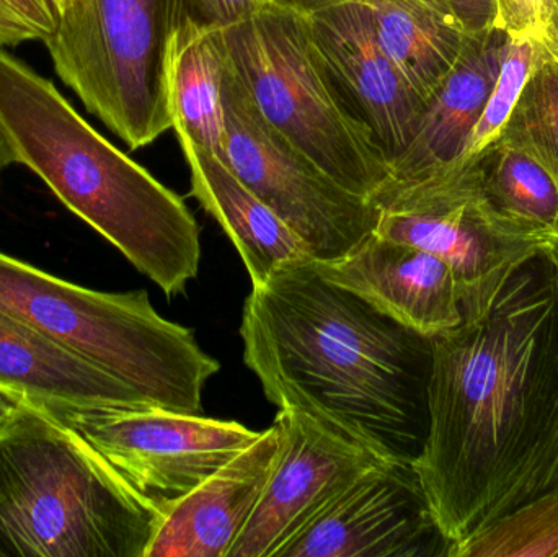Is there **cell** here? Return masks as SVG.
<instances>
[{
    "mask_svg": "<svg viewBox=\"0 0 558 557\" xmlns=\"http://www.w3.org/2000/svg\"><path fill=\"white\" fill-rule=\"evenodd\" d=\"M428 434L413 461L454 545L520 506L553 428L558 307L541 252L487 313L432 337Z\"/></svg>",
    "mask_w": 558,
    "mask_h": 557,
    "instance_id": "1",
    "label": "cell"
},
{
    "mask_svg": "<svg viewBox=\"0 0 558 557\" xmlns=\"http://www.w3.org/2000/svg\"><path fill=\"white\" fill-rule=\"evenodd\" d=\"M244 362L278 409H294L383 461L413 463L428 434L432 337L325 280L312 261L252 287Z\"/></svg>",
    "mask_w": 558,
    "mask_h": 557,
    "instance_id": "2",
    "label": "cell"
},
{
    "mask_svg": "<svg viewBox=\"0 0 558 557\" xmlns=\"http://www.w3.org/2000/svg\"><path fill=\"white\" fill-rule=\"evenodd\" d=\"M0 126L13 164L38 175L167 296L185 293L202 262V232L189 206L3 46Z\"/></svg>",
    "mask_w": 558,
    "mask_h": 557,
    "instance_id": "3",
    "label": "cell"
},
{
    "mask_svg": "<svg viewBox=\"0 0 558 557\" xmlns=\"http://www.w3.org/2000/svg\"><path fill=\"white\" fill-rule=\"evenodd\" d=\"M162 513L39 402L0 435V557H146Z\"/></svg>",
    "mask_w": 558,
    "mask_h": 557,
    "instance_id": "4",
    "label": "cell"
},
{
    "mask_svg": "<svg viewBox=\"0 0 558 557\" xmlns=\"http://www.w3.org/2000/svg\"><path fill=\"white\" fill-rule=\"evenodd\" d=\"M0 313L77 353L149 408L202 414L218 360L193 330L154 310L147 291L104 293L0 252Z\"/></svg>",
    "mask_w": 558,
    "mask_h": 557,
    "instance_id": "5",
    "label": "cell"
},
{
    "mask_svg": "<svg viewBox=\"0 0 558 557\" xmlns=\"http://www.w3.org/2000/svg\"><path fill=\"white\" fill-rule=\"evenodd\" d=\"M179 0H77L45 43L56 74L131 149L172 130Z\"/></svg>",
    "mask_w": 558,
    "mask_h": 557,
    "instance_id": "6",
    "label": "cell"
},
{
    "mask_svg": "<svg viewBox=\"0 0 558 557\" xmlns=\"http://www.w3.org/2000/svg\"><path fill=\"white\" fill-rule=\"evenodd\" d=\"M225 32L229 68L271 126L356 195L389 182V164L328 85L307 15L267 2Z\"/></svg>",
    "mask_w": 558,
    "mask_h": 557,
    "instance_id": "7",
    "label": "cell"
},
{
    "mask_svg": "<svg viewBox=\"0 0 558 557\" xmlns=\"http://www.w3.org/2000/svg\"><path fill=\"white\" fill-rule=\"evenodd\" d=\"M371 202L377 209L373 232L429 252L451 267L464 320L487 313L508 280L549 239L495 211L482 190L474 156L420 179L389 180Z\"/></svg>",
    "mask_w": 558,
    "mask_h": 557,
    "instance_id": "8",
    "label": "cell"
},
{
    "mask_svg": "<svg viewBox=\"0 0 558 557\" xmlns=\"http://www.w3.org/2000/svg\"><path fill=\"white\" fill-rule=\"evenodd\" d=\"M222 101V160L304 239L314 261H337L374 231L373 202L344 189L271 126L229 61Z\"/></svg>",
    "mask_w": 558,
    "mask_h": 557,
    "instance_id": "9",
    "label": "cell"
},
{
    "mask_svg": "<svg viewBox=\"0 0 558 557\" xmlns=\"http://www.w3.org/2000/svg\"><path fill=\"white\" fill-rule=\"evenodd\" d=\"M146 499L166 509L257 440L260 432L170 409L49 405Z\"/></svg>",
    "mask_w": 558,
    "mask_h": 557,
    "instance_id": "10",
    "label": "cell"
},
{
    "mask_svg": "<svg viewBox=\"0 0 558 557\" xmlns=\"http://www.w3.org/2000/svg\"><path fill=\"white\" fill-rule=\"evenodd\" d=\"M451 548L413 463L380 461L277 557H449Z\"/></svg>",
    "mask_w": 558,
    "mask_h": 557,
    "instance_id": "11",
    "label": "cell"
},
{
    "mask_svg": "<svg viewBox=\"0 0 558 557\" xmlns=\"http://www.w3.org/2000/svg\"><path fill=\"white\" fill-rule=\"evenodd\" d=\"M281 451L270 481L228 557H277L325 507L380 458L294 409H278Z\"/></svg>",
    "mask_w": 558,
    "mask_h": 557,
    "instance_id": "12",
    "label": "cell"
},
{
    "mask_svg": "<svg viewBox=\"0 0 558 557\" xmlns=\"http://www.w3.org/2000/svg\"><path fill=\"white\" fill-rule=\"evenodd\" d=\"M307 23L338 104L390 167L412 140L426 101L379 45L369 10L360 0L311 13Z\"/></svg>",
    "mask_w": 558,
    "mask_h": 557,
    "instance_id": "13",
    "label": "cell"
},
{
    "mask_svg": "<svg viewBox=\"0 0 558 557\" xmlns=\"http://www.w3.org/2000/svg\"><path fill=\"white\" fill-rule=\"evenodd\" d=\"M312 264L325 280L422 336H438L464 320L454 271L413 245L371 232L343 257Z\"/></svg>",
    "mask_w": 558,
    "mask_h": 557,
    "instance_id": "14",
    "label": "cell"
},
{
    "mask_svg": "<svg viewBox=\"0 0 558 557\" xmlns=\"http://www.w3.org/2000/svg\"><path fill=\"white\" fill-rule=\"evenodd\" d=\"M281 451L277 424L192 493L163 509L146 557H228L270 481Z\"/></svg>",
    "mask_w": 558,
    "mask_h": 557,
    "instance_id": "15",
    "label": "cell"
},
{
    "mask_svg": "<svg viewBox=\"0 0 558 557\" xmlns=\"http://www.w3.org/2000/svg\"><path fill=\"white\" fill-rule=\"evenodd\" d=\"M507 45L508 35L498 28L468 35L454 68L426 100L412 140L390 164V180L420 179L464 156Z\"/></svg>",
    "mask_w": 558,
    "mask_h": 557,
    "instance_id": "16",
    "label": "cell"
},
{
    "mask_svg": "<svg viewBox=\"0 0 558 557\" xmlns=\"http://www.w3.org/2000/svg\"><path fill=\"white\" fill-rule=\"evenodd\" d=\"M179 141L192 173V195L238 249L252 287L264 284L282 265L314 261L304 239L258 198L225 160L186 137Z\"/></svg>",
    "mask_w": 558,
    "mask_h": 557,
    "instance_id": "17",
    "label": "cell"
},
{
    "mask_svg": "<svg viewBox=\"0 0 558 557\" xmlns=\"http://www.w3.org/2000/svg\"><path fill=\"white\" fill-rule=\"evenodd\" d=\"M0 388L20 392L45 408H149L120 379L2 313Z\"/></svg>",
    "mask_w": 558,
    "mask_h": 557,
    "instance_id": "18",
    "label": "cell"
},
{
    "mask_svg": "<svg viewBox=\"0 0 558 557\" xmlns=\"http://www.w3.org/2000/svg\"><path fill=\"white\" fill-rule=\"evenodd\" d=\"M369 10L379 45L409 82L428 100L454 68L465 32L448 0H360Z\"/></svg>",
    "mask_w": 558,
    "mask_h": 557,
    "instance_id": "19",
    "label": "cell"
},
{
    "mask_svg": "<svg viewBox=\"0 0 558 557\" xmlns=\"http://www.w3.org/2000/svg\"><path fill=\"white\" fill-rule=\"evenodd\" d=\"M225 29L183 23L173 36L169 97L177 137L225 156V90L228 71Z\"/></svg>",
    "mask_w": 558,
    "mask_h": 557,
    "instance_id": "20",
    "label": "cell"
},
{
    "mask_svg": "<svg viewBox=\"0 0 558 557\" xmlns=\"http://www.w3.org/2000/svg\"><path fill=\"white\" fill-rule=\"evenodd\" d=\"M474 157L482 190L498 215L534 234H556L558 186L537 160L501 137Z\"/></svg>",
    "mask_w": 558,
    "mask_h": 557,
    "instance_id": "21",
    "label": "cell"
},
{
    "mask_svg": "<svg viewBox=\"0 0 558 557\" xmlns=\"http://www.w3.org/2000/svg\"><path fill=\"white\" fill-rule=\"evenodd\" d=\"M449 557H558V487L454 543Z\"/></svg>",
    "mask_w": 558,
    "mask_h": 557,
    "instance_id": "22",
    "label": "cell"
},
{
    "mask_svg": "<svg viewBox=\"0 0 558 557\" xmlns=\"http://www.w3.org/2000/svg\"><path fill=\"white\" fill-rule=\"evenodd\" d=\"M500 137L537 160L558 186V61L543 41Z\"/></svg>",
    "mask_w": 558,
    "mask_h": 557,
    "instance_id": "23",
    "label": "cell"
},
{
    "mask_svg": "<svg viewBox=\"0 0 558 557\" xmlns=\"http://www.w3.org/2000/svg\"><path fill=\"white\" fill-rule=\"evenodd\" d=\"M541 39L510 38L508 36L507 49L501 59L497 81L492 88L490 97L485 104L484 111L472 131L465 156H475L487 149L495 141L500 140L521 92L530 78L531 71L536 64L539 55Z\"/></svg>",
    "mask_w": 558,
    "mask_h": 557,
    "instance_id": "24",
    "label": "cell"
},
{
    "mask_svg": "<svg viewBox=\"0 0 558 557\" xmlns=\"http://www.w3.org/2000/svg\"><path fill=\"white\" fill-rule=\"evenodd\" d=\"M59 13L51 0H0V46L48 41L58 28Z\"/></svg>",
    "mask_w": 558,
    "mask_h": 557,
    "instance_id": "25",
    "label": "cell"
},
{
    "mask_svg": "<svg viewBox=\"0 0 558 557\" xmlns=\"http://www.w3.org/2000/svg\"><path fill=\"white\" fill-rule=\"evenodd\" d=\"M270 0H179V25L228 29L257 13Z\"/></svg>",
    "mask_w": 558,
    "mask_h": 557,
    "instance_id": "26",
    "label": "cell"
},
{
    "mask_svg": "<svg viewBox=\"0 0 558 557\" xmlns=\"http://www.w3.org/2000/svg\"><path fill=\"white\" fill-rule=\"evenodd\" d=\"M549 0H495V28L510 38H543Z\"/></svg>",
    "mask_w": 558,
    "mask_h": 557,
    "instance_id": "27",
    "label": "cell"
},
{
    "mask_svg": "<svg viewBox=\"0 0 558 557\" xmlns=\"http://www.w3.org/2000/svg\"><path fill=\"white\" fill-rule=\"evenodd\" d=\"M553 268L554 288H556L557 307H558V235H549L547 244L543 249ZM558 487V395L556 402V414H554L553 428H550L549 441H547L546 451H544L543 460L539 468L534 474L533 481L527 486L521 504L533 499L537 494L546 493V491ZM518 507V506H517Z\"/></svg>",
    "mask_w": 558,
    "mask_h": 557,
    "instance_id": "28",
    "label": "cell"
},
{
    "mask_svg": "<svg viewBox=\"0 0 558 557\" xmlns=\"http://www.w3.org/2000/svg\"><path fill=\"white\" fill-rule=\"evenodd\" d=\"M469 35L495 28V0H448Z\"/></svg>",
    "mask_w": 558,
    "mask_h": 557,
    "instance_id": "29",
    "label": "cell"
},
{
    "mask_svg": "<svg viewBox=\"0 0 558 557\" xmlns=\"http://www.w3.org/2000/svg\"><path fill=\"white\" fill-rule=\"evenodd\" d=\"M29 399L20 392L0 388V435L9 431L28 408Z\"/></svg>",
    "mask_w": 558,
    "mask_h": 557,
    "instance_id": "30",
    "label": "cell"
},
{
    "mask_svg": "<svg viewBox=\"0 0 558 557\" xmlns=\"http://www.w3.org/2000/svg\"><path fill=\"white\" fill-rule=\"evenodd\" d=\"M547 49L556 56L558 61V0H549L547 5L546 25H544L543 38Z\"/></svg>",
    "mask_w": 558,
    "mask_h": 557,
    "instance_id": "31",
    "label": "cell"
},
{
    "mask_svg": "<svg viewBox=\"0 0 558 557\" xmlns=\"http://www.w3.org/2000/svg\"><path fill=\"white\" fill-rule=\"evenodd\" d=\"M277 5L286 7V9L295 10L302 15H311L318 10L328 9V7L338 5V3L350 2V0H270Z\"/></svg>",
    "mask_w": 558,
    "mask_h": 557,
    "instance_id": "32",
    "label": "cell"
},
{
    "mask_svg": "<svg viewBox=\"0 0 558 557\" xmlns=\"http://www.w3.org/2000/svg\"><path fill=\"white\" fill-rule=\"evenodd\" d=\"M13 156L10 150L9 143H7L5 134H3L2 126H0V175L7 167L12 166Z\"/></svg>",
    "mask_w": 558,
    "mask_h": 557,
    "instance_id": "33",
    "label": "cell"
},
{
    "mask_svg": "<svg viewBox=\"0 0 558 557\" xmlns=\"http://www.w3.org/2000/svg\"><path fill=\"white\" fill-rule=\"evenodd\" d=\"M51 2L54 3L58 13H61L62 10L68 9V7L74 5L77 0H51Z\"/></svg>",
    "mask_w": 558,
    "mask_h": 557,
    "instance_id": "34",
    "label": "cell"
},
{
    "mask_svg": "<svg viewBox=\"0 0 558 557\" xmlns=\"http://www.w3.org/2000/svg\"><path fill=\"white\" fill-rule=\"evenodd\" d=\"M550 235H553V234H550ZM554 235H558V229H557V232H556V234H554Z\"/></svg>",
    "mask_w": 558,
    "mask_h": 557,
    "instance_id": "35",
    "label": "cell"
}]
</instances>
